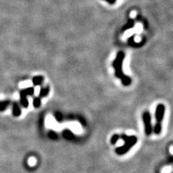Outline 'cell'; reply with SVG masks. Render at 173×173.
I'll list each match as a JSON object with an SVG mask.
<instances>
[{"instance_id": "obj_10", "label": "cell", "mask_w": 173, "mask_h": 173, "mask_svg": "<svg viewBox=\"0 0 173 173\" xmlns=\"http://www.w3.org/2000/svg\"><path fill=\"white\" fill-rule=\"evenodd\" d=\"M32 105L36 108L39 107L41 105V98L40 97H35L32 100Z\"/></svg>"}, {"instance_id": "obj_12", "label": "cell", "mask_w": 173, "mask_h": 173, "mask_svg": "<svg viewBox=\"0 0 173 173\" xmlns=\"http://www.w3.org/2000/svg\"><path fill=\"white\" fill-rule=\"evenodd\" d=\"M63 136L66 138H67V139H69V138H72L74 135H73L72 132L70 131L65 130L64 131H63Z\"/></svg>"}, {"instance_id": "obj_14", "label": "cell", "mask_w": 173, "mask_h": 173, "mask_svg": "<svg viewBox=\"0 0 173 173\" xmlns=\"http://www.w3.org/2000/svg\"><path fill=\"white\" fill-rule=\"evenodd\" d=\"M55 118L57 121L61 122L63 120V116L61 113H56Z\"/></svg>"}, {"instance_id": "obj_3", "label": "cell", "mask_w": 173, "mask_h": 173, "mask_svg": "<svg viewBox=\"0 0 173 173\" xmlns=\"http://www.w3.org/2000/svg\"><path fill=\"white\" fill-rule=\"evenodd\" d=\"M121 138L125 141V144L123 146L118 147L117 149V152L119 154H123V153L128 152L129 149L135 145L137 141V138L135 136H127L125 134H122Z\"/></svg>"}, {"instance_id": "obj_7", "label": "cell", "mask_w": 173, "mask_h": 173, "mask_svg": "<svg viewBox=\"0 0 173 173\" xmlns=\"http://www.w3.org/2000/svg\"><path fill=\"white\" fill-rule=\"evenodd\" d=\"M44 78L42 76H36L32 78V84L35 86H40L43 83Z\"/></svg>"}, {"instance_id": "obj_2", "label": "cell", "mask_w": 173, "mask_h": 173, "mask_svg": "<svg viewBox=\"0 0 173 173\" xmlns=\"http://www.w3.org/2000/svg\"><path fill=\"white\" fill-rule=\"evenodd\" d=\"M165 106L163 104L159 103L156 105L155 110V118L156 123L154 126V131L156 135H159L162 131V122L165 117Z\"/></svg>"}, {"instance_id": "obj_4", "label": "cell", "mask_w": 173, "mask_h": 173, "mask_svg": "<svg viewBox=\"0 0 173 173\" xmlns=\"http://www.w3.org/2000/svg\"><path fill=\"white\" fill-rule=\"evenodd\" d=\"M142 119H143V123L144 125V131L146 134L147 136L151 135L152 132V118H151V114L149 113V111H145L142 114Z\"/></svg>"}, {"instance_id": "obj_8", "label": "cell", "mask_w": 173, "mask_h": 173, "mask_svg": "<svg viewBox=\"0 0 173 173\" xmlns=\"http://www.w3.org/2000/svg\"><path fill=\"white\" fill-rule=\"evenodd\" d=\"M49 92H50V88H49L48 86L42 87L41 90H40L39 96H38V97H40L41 98L46 97V96L48 95Z\"/></svg>"}, {"instance_id": "obj_6", "label": "cell", "mask_w": 173, "mask_h": 173, "mask_svg": "<svg viewBox=\"0 0 173 173\" xmlns=\"http://www.w3.org/2000/svg\"><path fill=\"white\" fill-rule=\"evenodd\" d=\"M12 114H13L14 116L15 117H18V116H20L21 114V109L20 107L19 104L16 102H14L12 104Z\"/></svg>"}, {"instance_id": "obj_5", "label": "cell", "mask_w": 173, "mask_h": 173, "mask_svg": "<svg viewBox=\"0 0 173 173\" xmlns=\"http://www.w3.org/2000/svg\"><path fill=\"white\" fill-rule=\"evenodd\" d=\"M27 94L25 93L23 90L20 91V104L23 107H28L29 105V102L28 98H27Z\"/></svg>"}, {"instance_id": "obj_11", "label": "cell", "mask_w": 173, "mask_h": 173, "mask_svg": "<svg viewBox=\"0 0 173 173\" xmlns=\"http://www.w3.org/2000/svg\"><path fill=\"white\" fill-rule=\"evenodd\" d=\"M23 91L25 92V93L27 94V95H29V96H32L33 95L34 92H35V90H34V88L33 87H28V88H25V89H23Z\"/></svg>"}, {"instance_id": "obj_1", "label": "cell", "mask_w": 173, "mask_h": 173, "mask_svg": "<svg viewBox=\"0 0 173 173\" xmlns=\"http://www.w3.org/2000/svg\"><path fill=\"white\" fill-rule=\"evenodd\" d=\"M125 59V54L123 51H119L113 62V66L115 70V74L118 79L121 80V82L124 86H128L131 83V79L126 76L123 72V63Z\"/></svg>"}, {"instance_id": "obj_15", "label": "cell", "mask_w": 173, "mask_h": 173, "mask_svg": "<svg viewBox=\"0 0 173 173\" xmlns=\"http://www.w3.org/2000/svg\"><path fill=\"white\" fill-rule=\"evenodd\" d=\"M48 136L49 137L51 138H53V139H56V138H57V134H56V133L55 131H51L49 132Z\"/></svg>"}, {"instance_id": "obj_9", "label": "cell", "mask_w": 173, "mask_h": 173, "mask_svg": "<svg viewBox=\"0 0 173 173\" xmlns=\"http://www.w3.org/2000/svg\"><path fill=\"white\" fill-rule=\"evenodd\" d=\"M10 102L9 100H3L0 101V111H4L10 105Z\"/></svg>"}, {"instance_id": "obj_13", "label": "cell", "mask_w": 173, "mask_h": 173, "mask_svg": "<svg viewBox=\"0 0 173 173\" xmlns=\"http://www.w3.org/2000/svg\"><path fill=\"white\" fill-rule=\"evenodd\" d=\"M119 138H120L119 135H118V134H114V135L112 136V138H111L110 142L113 144H114L117 143V141H118V139H119Z\"/></svg>"}]
</instances>
